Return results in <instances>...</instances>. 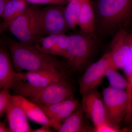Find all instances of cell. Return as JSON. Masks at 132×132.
<instances>
[{
    "mask_svg": "<svg viewBox=\"0 0 132 132\" xmlns=\"http://www.w3.org/2000/svg\"><path fill=\"white\" fill-rule=\"evenodd\" d=\"M93 7L101 35L114 36L132 23V0H95Z\"/></svg>",
    "mask_w": 132,
    "mask_h": 132,
    "instance_id": "obj_1",
    "label": "cell"
},
{
    "mask_svg": "<svg viewBox=\"0 0 132 132\" xmlns=\"http://www.w3.org/2000/svg\"><path fill=\"white\" fill-rule=\"evenodd\" d=\"M6 43L14 68L19 72L42 70L63 72L62 64L55 56L39 50L33 45L13 39H7Z\"/></svg>",
    "mask_w": 132,
    "mask_h": 132,
    "instance_id": "obj_2",
    "label": "cell"
},
{
    "mask_svg": "<svg viewBox=\"0 0 132 132\" xmlns=\"http://www.w3.org/2000/svg\"><path fill=\"white\" fill-rule=\"evenodd\" d=\"M15 95L23 96L38 105H47L65 100L74 95L73 87L67 80L45 87H35L18 81L12 89Z\"/></svg>",
    "mask_w": 132,
    "mask_h": 132,
    "instance_id": "obj_3",
    "label": "cell"
},
{
    "mask_svg": "<svg viewBox=\"0 0 132 132\" xmlns=\"http://www.w3.org/2000/svg\"><path fill=\"white\" fill-rule=\"evenodd\" d=\"M106 121L119 127L123 119L131 112L132 91L116 89L109 86L102 92Z\"/></svg>",
    "mask_w": 132,
    "mask_h": 132,
    "instance_id": "obj_4",
    "label": "cell"
},
{
    "mask_svg": "<svg viewBox=\"0 0 132 132\" xmlns=\"http://www.w3.org/2000/svg\"><path fill=\"white\" fill-rule=\"evenodd\" d=\"M91 34L81 32L69 36L65 58L68 66L72 71L80 72L87 64L94 48V42L90 37Z\"/></svg>",
    "mask_w": 132,
    "mask_h": 132,
    "instance_id": "obj_5",
    "label": "cell"
},
{
    "mask_svg": "<svg viewBox=\"0 0 132 132\" xmlns=\"http://www.w3.org/2000/svg\"><path fill=\"white\" fill-rule=\"evenodd\" d=\"M62 5H52L42 9L34 7L36 29L42 36L65 34L68 28Z\"/></svg>",
    "mask_w": 132,
    "mask_h": 132,
    "instance_id": "obj_6",
    "label": "cell"
},
{
    "mask_svg": "<svg viewBox=\"0 0 132 132\" xmlns=\"http://www.w3.org/2000/svg\"><path fill=\"white\" fill-rule=\"evenodd\" d=\"M34 7L29 6L23 13L10 25V32L20 42L34 45L41 36L36 29L34 14Z\"/></svg>",
    "mask_w": 132,
    "mask_h": 132,
    "instance_id": "obj_7",
    "label": "cell"
},
{
    "mask_svg": "<svg viewBox=\"0 0 132 132\" xmlns=\"http://www.w3.org/2000/svg\"><path fill=\"white\" fill-rule=\"evenodd\" d=\"M128 34L125 29L117 32L113 36L109 52L116 68L125 69L127 75L132 71V48Z\"/></svg>",
    "mask_w": 132,
    "mask_h": 132,
    "instance_id": "obj_8",
    "label": "cell"
},
{
    "mask_svg": "<svg viewBox=\"0 0 132 132\" xmlns=\"http://www.w3.org/2000/svg\"><path fill=\"white\" fill-rule=\"evenodd\" d=\"M111 67L116 68L109 52L89 66L82 75L79 82L80 94L98 87L105 77L106 70Z\"/></svg>",
    "mask_w": 132,
    "mask_h": 132,
    "instance_id": "obj_9",
    "label": "cell"
},
{
    "mask_svg": "<svg viewBox=\"0 0 132 132\" xmlns=\"http://www.w3.org/2000/svg\"><path fill=\"white\" fill-rule=\"evenodd\" d=\"M82 95L81 105L87 117L94 127L106 121L103 97L98 87L86 92Z\"/></svg>",
    "mask_w": 132,
    "mask_h": 132,
    "instance_id": "obj_10",
    "label": "cell"
},
{
    "mask_svg": "<svg viewBox=\"0 0 132 132\" xmlns=\"http://www.w3.org/2000/svg\"><path fill=\"white\" fill-rule=\"evenodd\" d=\"M68 43L69 36L63 34L43 36L38 39L33 45L44 53L65 58Z\"/></svg>",
    "mask_w": 132,
    "mask_h": 132,
    "instance_id": "obj_11",
    "label": "cell"
},
{
    "mask_svg": "<svg viewBox=\"0 0 132 132\" xmlns=\"http://www.w3.org/2000/svg\"><path fill=\"white\" fill-rule=\"evenodd\" d=\"M19 73L21 80L35 87H45L67 79L65 73L60 71L42 70Z\"/></svg>",
    "mask_w": 132,
    "mask_h": 132,
    "instance_id": "obj_12",
    "label": "cell"
},
{
    "mask_svg": "<svg viewBox=\"0 0 132 132\" xmlns=\"http://www.w3.org/2000/svg\"><path fill=\"white\" fill-rule=\"evenodd\" d=\"M6 114L10 132H32L28 123V118L14 95H13Z\"/></svg>",
    "mask_w": 132,
    "mask_h": 132,
    "instance_id": "obj_13",
    "label": "cell"
},
{
    "mask_svg": "<svg viewBox=\"0 0 132 132\" xmlns=\"http://www.w3.org/2000/svg\"><path fill=\"white\" fill-rule=\"evenodd\" d=\"M9 53L2 46L0 48V88L12 89L18 81L21 80L19 73L14 69Z\"/></svg>",
    "mask_w": 132,
    "mask_h": 132,
    "instance_id": "obj_14",
    "label": "cell"
},
{
    "mask_svg": "<svg viewBox=\"0 0 132 132\" xmlns=\"http://www.w3.org/2000/svg\"><path fill=\"white\" fill-rule=\"evenodd\" d=\"M28 4L26 0H12L6 5L1 16V33L8 29L11 23L27 9Z\"/></svg>",
    "mask_w": 132,
    "mask_h": 132,
    "instance_id": "obj_15",
    "label": "cell"
},
{
    "mask_svg": "<svg viewBox=\"0 0 132 132\" xmlns=\"http://www.w3.org/2000/svg\"><path fill=\"white\" fill-rule=\"evenodd\" d=\"M15 97L24 109L27 117L33 122L42 125H53L44 111L38 104L20 95H14Z\"/></svg>",
    "mask_w": 132,
    "mask_h": 132,
    "instance_id": "obj_16",
    "label": "cell"
},
{
    "mask_svg": "<svg viewBox=\"0 0 132 132\" xmlns=\"http://www.w3.org/2000/svg\"><path fill=\"white\" fill-rule=\"evenodd\" d=\"M84 110L80 104L74 112L62 124L59 132H87L93 131L84 121Z\"/></svg>",
    "mask_w": 132,
    "mask_h": 132,
    "instance_id": "obj_17",
    "label": "cell"
},
{
    "mask_svg": "<svg viewBox=\"0 0 132 132\" xmlns=\"http://www.w3.org/2000/svg\"><path fill=\"white\" fill-rule=\"evenodd\" d=\"M78 26L81 31L93 34L96 31L95 15L90 0H84L78 18Z\"/></svg>",
    "mask_w": 132,
    "mask_h": 132,
    "instance_id": "obj_18",
    "label": "cell"
},
{
    "mask_svg": "<svg viewBox=\"0 0 132 132\" xmlns=\"http://www.w3.org/2000/svg\"><path fill=\"white\" fill-rule=\"evenodd\" d=\"M80 104L74 95L64 100L59 112L51 120L53 128L58 131L62 124L74 112Z\"/></svg>",
    "mask_w": 132,
    "mask_h": 132,
    "instance_id": "obj_19",
    "label": "cell"
},
{
    "mask_svg": "<svg viewBox=\"0 0 132 132\" xmlns=\"http://www.w3.org/2000/svg\"><path fill=\"white\" fill-rule=\"evenodd\" d=\"M84 0H71L64 11V17L68 28L74 29L78 26V18Z\"/></svg>",
    "mask_w": 132,
    "mask_h": 132,
    "instance_id": "obj_20",
    "label": "cell"
},
{
    "mask_svg": "<svg viewBox=\"0 0 132 132\" xmlns=\"http://www.w3.org/2000/svg\"><path fill=\"white\" fill-rule=\"evenodd\" d=\"M118 70L113 67H111L106 70L105 77L108 81L109 86L116 89L128 91L132 86Z\"/></svg>",
    "mask_w": 132,
    "mask_h": 132,
    "instance_id": "obj_21",
    "label": "cell"
},
{
    "mask_svg": "<svg viewBox=\"0 0 132 132\" xmlns=\"http://www.w3.org/2000/svg\"><path fill=\"white\" fill-rule=\"evenodd\" d=\"M13 95L9 92V89L3 88L0 92V117L6 114L7 109L12 101Z\"/></svg>",
    "mask_w": 132,
    "mask_h": 132,
    "instance_id": "obj_22",
    "label": "cell"
},
{
    "mask_svg": "<svg viewBox=\"0 0 132 132\" xmlns=\"http://www.w3.org/2000/svg\"><path fill=\"white\" fill-rule=\"evenodd\" d=\"M93 132H120L125 131L124 129L121 130L119 127L114 126L106 121L101 125L94 127L93 128Z\"/></svg>",
    "mask_w": 132,
    "mask_h": 132,
    "instance_id": "obj_23",
    "label": "cell"
},
{
    "mask_svg": "<svg viewBox=\"0 0 132 132\" xmlns=\"http://www.w3.org/2000/svg\"><path fill=\"white\" fill-rule=\"evenodd\" d=\"M29 4L63 5L68 3V0H26Z\"/></svg>",
    "mask_w": 132,
    "mask_h": 132,
    "instance_id": "obj_24",
    "label": "cell"
},
{
    "mask_svg": "<svg viewBox=\"0 0 132 132\" xmlns=\"http://www.w3.org/2000/svg\"><path fill=\"white\" fill-rule=\"evenodd\" d=\"M52 127L48 125H42V127L35 130H33L34 132H52Z\"/></svg>",
    "mask_w": 132,
    "mask_h": 132,
    "instance_id": "obj_25",
    "label": "cell"
},
{
    "mask_svg": "<svg viewBox=\"0 0 132 132\" xmlns=\"http://www.w3.org/2000/svg\"><path fill=\"white\" fill-rule=\"evenodd\" d=\"M12 0H0V16L2 15L6 5Z\"/></svg>",
    "mask_w": 132,
    "mask_h": 132,
    "instance_id": "obj_26",
    "label": "cell"
},
{
    "mask_svg": "<svg viewBox=\"0 0 132 132\" xmlns=\"http://www.w3.org/2000/svg\"><path fill=\"white\" fill-rule=\"evenodd\" d=\"M10 132L9 127L7 128L5 123L1 121L0 122V132Z\"/></svg>",
    "mask_w": 132,
    "mask_h": 132,
    "instance_id": "obj_27",
    "label": "cell"
},
{
    "mask_svg": "<svg viewBox=\"0 0 132 132\" xmlns=\"http://www.w3.org/2000/svg\"><path fill=\"white\" fill-rule=\"evenodd\" d=\"M128 81L132 86V71L128 75Z\"/></svg>",
    "mask_w": 132,
    "mask_h": 132,
    "instance_id": "obj_28",
    "label": "cell"
},
{
    "mask_svg": "<svg viewBox=\"0 0 132 132\" xmlns=\"http://www.w3.org/2000/svg\"><path fill=\"white\" fill-rule=\"evenodd\" d=\"M124 130L125 132H132V123L128 127L124 128Z\"/></svg>",
    "mask_w": 132,
    "mask_h": 132,
    "instance_id": "obj_29",
    "label": "cell"
},
{
    "mask_svg": "<svg viewBox=\"0 0 132 132\" xmlns=\"http://www.w3.org/2000/svg\"><path fill=\"white\" fill-rule=\"evenodd\" d=\"M128 36H129V41L132 48V32L130 34H128Z\"/></svg>",
    "mask_w": 132,
    "mask_h": 132,
    "instance_id": "obj_30",
    "label": "cell"
},
{
    "mask_svg": "<svg viewBox=\"0 0 132 132\" xmlns=\"http://www.w3.org/2000/svg\"><path fill=\"white\" fill-rule=\"evenodd\" d=\"M71 1V0H68V2H69L70 1Z\"/></svg>",
    "mask_w": 132,
    "mask_h": 132,
    "instance_id": "obj_31",
    "label": "cell"
}]
</instances>
